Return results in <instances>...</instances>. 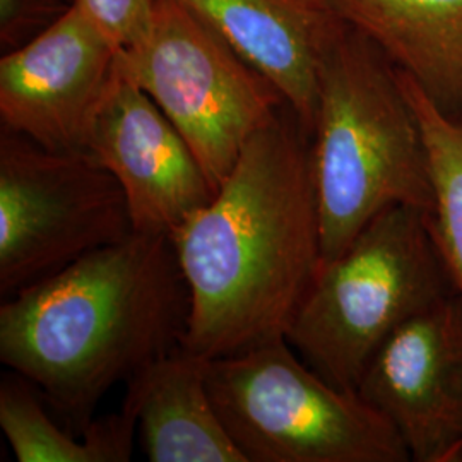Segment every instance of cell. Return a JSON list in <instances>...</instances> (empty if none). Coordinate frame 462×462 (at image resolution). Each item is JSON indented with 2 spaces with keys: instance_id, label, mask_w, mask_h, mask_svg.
Masks as SVG:
<instances>
[{
  "instance_id": "6da1fadb",
  "label": "cell",
  "mask_w": 462,
  "mask_h": 462,
  "mask_svg": "<svg viewBox=\"0 0 462 462\" xmlns=\"http://www.w3.org/2000/svg\"><path fill=\"white\" fill-rule=\"evenodd\" d=\"M170 238L190 297L183 349L217 360L286 337L322 264L312 134L290 105Z\"/></svg>"
},
{
  "instance_id": "7a4b0ae2",
  "label": "cell",
  "mask_w": 462,
  "mask_h": 462,
  "mask_svg": "<svg viewBox=\"0 0 462 462\" xmlns=\"http://www.w3.org/2000/svg\"><path fill=\"white\" fill-rule=\"evenodd\" d=\"M190 297L168 235L134 233L0 307V362L84 435L118 382L182 346Z\"/></svg>"
},
{
  "instance_id": "3957f363",
  "label": "cell",
  "mask_w": 462,
  "mask_h": 462,
  "mask_svg": "<svg viewBox=\"0 0 462 462\" xmlns=\"http://www.w3.org/2000/svg\"><path fill=\"white\" fill-rule=\"evenodd\" d=\"M312 166L322 263L393 206L431 209L427 148L396 67L347 24L320 64Z\"/></svg>"
},
{
  "instance_id": "277c9868",
  "label": "cell",
  "mask_w": 462,
  "mask_h": 462,
  "mask_svg": "<svg viewBox=\"0 0 462 462\" xmlns=\"http://www.w3.org/2000/svg\"><path fill=\"white\" fill-rule=\"evenodd\" d=\"M456 291L429 211L393 206L320 264L286 339L332 385L356 391L380 346Z\"/></svg>"
},
{
  "instance_id": "5b68a950",
  "label": "cell",
  "mask_w": 462,
  "mask_h": 462,
  "mask_svg": "<svg viewBox=\"0 0 462 462\" xmlns=\"http://www.w3.org/2000/svg\"><path fill=\"white\" fill-rule=\"evenodd\" d=\"M216 410L247 462H408L393 423L332 385L286 337L209 360Z\"/></svg>"
},
{
  "instance_id": "8992f818",
  "label": "cell",
  "mask_w": 462,
  "mask_h": 462,
  "mask_svg": "<svg viewBox=\"0 0 462 462\" xmlns=\"http://www.w3.org/2000/svg\"><path fill=\"white\" fill-rule=\"evenodd\" d=\"M118 67L180 131L215 190L250 137L288 105L177 0H156L148 36L118 51Z\"/></svg>"
},
{
  "instance_id": "52a82bcc",
  "label": "cell",
  "mask_w": 462,
  "mask_h": 462,
  "mask_svg": "<svg viewBox=\"0 0 462 462\" xmlns=\"http://www.w3.org/2000/svg\"><path fill=\"white\" fill-rule=\"evenodd\" d=\"M125 192L89 151L0 131V295L134 235Z\"/></svg>"
},
{
  "instance_id": "ba28073f",
  "label": "cell",
  "mask_w": 462,
  "mask_h": 462,
  "mask_svg": "<svg viewBox=\"0 0 462 462\" xmlns=\"http://www.w3.org/2000/svg\"><path fill=\"white\" fill-rule=\"evenodd\" d=\"M356 393L416 462L462 461V297L414 315L380 346Z\"/></svg>"
},
{
  "instance_id": "9c48e42d",
  "label": "cell",
  "mask_w": 462,
  "mask_h": 462,
  "mask_svg": "<svg viewBox=\"0 0 462 462\" xmlns=\"http://www.w3.org/2000/svg\"><path fill=\"white\" fill-rule=\"evenodd\" d=\"M118 50L72 2L66 14L0 60L2 127L51 151H88Z\"/></svg>"
},
{
  "instance_id": "30bf717a",
  "label": "cell",
  "mask_w": 462,
  "mask_h": 462,
  "mask_svg": "<svg viewBox=\"0 0 462 462\" xmlns=\"http://www.w3.org/2000/svg\"><path fill=\"white\" fill-rule=\"evenodd\" d=\"M88 151L122 185L135 233L171 236L215 198L185 137L118 62Z\"/></svg>"
},
{
  "instance_id": "8fae6325",
  "label": "cell",
  "mask_w": 462,
  "mask_h": 462,
  "mask_svg": "<svg viewBox=\"0 0 462 462\" xmlns=\"http://www.w3.org/2000/svg\"><path fill=\"white\" fill-rule=\"evenodd\" d=\"M274 84L312 134L320 64L345 23L324 0H177Z\"/></svg>"
},
{
  "instance_id": "7c38bea8",
  "label": "cell",
  "mask_w": 462,
  "mask_h": 462,
  "mask_svg": "<svg viewBox=\"0 0 462 462\" xmlns=\"http://www.w3.org/2000/svg\"><path fill=\"white\" fill-rule=\"evenodd\" d=\"M209 360L182 346L127 382L125 404L151 462H247L216 410Z\"/></svg>"
},
{
  "instance_id": "4fadbf2b",
  "label": "cell",
  "mask_w": 462,
  "mask_h": 462,
  "mask_svg": "<svg viewBox=\"0 0 462 462\" xmlns=\"http://www.w3.org/2000/svg\"><path fill=\"white\" fill-rule=\"evenodd\" d=\"M440 110L462 108V0H324Z\"/></svg>"
},
{
  "instance_id": "5bb4252c",
  "label": "cell",
  "mask_w": 462,
  "mask_h": 462,
  "mask_svg": "<svg viewBox=\"0 0 462 462\" xmlns=\"http://www.w3.org/2000/svg\"><path fill=\"white\" fill-rule=\"evenodd\" d=\"M0 429L19 462H129L137 420L124 402L74 435L53 420L33 383L13 372L0 382Z\"/></svg>"
},
{
  "instance_id": "9a60e30c",
  "label": "cell",
  "mask_w": 462,
  "mask_h": 462,
  "mask_svg": "<svg viewBox=\"0 0 462 462\" xmlns=\"http://www.w3.org/2000/svg\"><path fill=\"white\" fill-rule=\"evenodd\" d=\"M423 134L431 180L430 226L462 297V108L444 112L396 69Z\"/></svg>"
},
{
  "instance_id": "2e32d148",
  "label": "cell",
  "mask_w": 462,
  "mask_h": 462,
  "mask_svg": "<svg viewBox=\"0 0 462 462\" xmlns=\"http://www.w3.org/2000/svg\"><path fill=\"white\" fill-rule=\"evenodd\" d=\"M118 51L137 47L151 30L156 0H74Z\"/></svg>"
},
{
  "instance_id": "e0dca14e",
  "label": "cell",
  "mask_w": 462,
  "mask_h": 462,
  "mask_svg": "<svg viewBox=\"0 0 462 462\" xmlns=\"http://www.w3.org/2000/svg\"><path fill=\"white\" fill-rule=\"evenodd\" d=\"M74 0H0V45L4 53L30 43L57 19Z\"/></svg>"
}]
</instances>
